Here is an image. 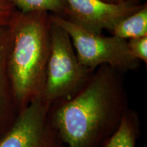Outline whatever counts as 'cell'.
Returning a JSON list of instances; mask_svg holds the SVG:
<instances>
[{
    "label": "cell",
    "instance_id": "obj_3",
    "mask_svg": "<svg viewBox=\"0 0 147 147\" xmlns=\"http://www.w3.org/2000/svg\"><path fill=\"white\" fill-rule=\"evenodd\" d=\"M95 70L81 63L70 37L51 20V51L43 98L50 104L69 100L86 85Z\"/></svg>",
    "mask_w": 147,
    "mask_h": 147
},
{
    "label": "cell",
    "instance_id": "obj_7",
    "mask_svg": "<svg viewBox=\"0 0 147 147\" xmlns=\"http://www.w3.org/2000/svg\"><path fill=\"white\" fill-rule=\"evenodd\" d=\"M10 27L0 25V138L12 126L18 115L11 90L8 61Z\"/></svg>",
    "mask_w": 147,
    "mask_h": 147
},
{
    "label": "cell",
    "instance_id": "obj_5",
    "mask_svg": "<svg viewBox=\"0 0 147 147\" xmlns=\"http://www.w3.org/2000/svg\"><path fill=\"white\" fill-rule=\"evenodd\" d=\"M50 106L42 96L32 100L0 138V147H66L49 117Z\"/></svg>",
    "mask_w": 147,
    "mask_h": 147
},
{
    "label": "cell",
    "instance_id": "obj_12",
    "mask_svg": "<svg viewBox=\"0 0 147 147\" xmlns=\"http://www.w3.org/2000/svg\"><path fill=\"white\" fill-rule=\"evenodd\" d=\"M17 11L10 0H0V25H10Z\"/></svg>",
    "mask_w": 147,
    "mask_h": 147
},
{
    "label": "cell",
    "instance_id": "obj_2",
    "mask_svg": "<svg viewBox=\"0 0 147 147\" xmlns=\"http://www.w3.org/2000/svg\"><path fill=\"white\" fill-rule=\"evenodd\" d=\"M9 25L8 75L19 113L43 94L51 51V13L18 10Z\"/></svg>",
    "mask_w": 147,
    "mask_h": 147
},
{
    "label": "cell",
    "instance_id": "obj_4",
    "mask_svg": "<svg viewBox=\"0 0 147 147\" xmlns=\"http://www.w3.org/2000/svg\"><path fill=\"white\" fill-rule=\"evenodd\" d=\"M51 18L67 33L79 61L86 67L95 70L107 65L123 74L139 67L140 61L131 55L127 40L90 32L62 16L51 14Z\"/></svg>",
    "mask_w": 147,
    "mask_h": 147
},
{
    "label": "cell",
    "instance_id": "obj_1",
    "mask_svg": "<svg viewBox=\"0 0 147 147\" xmlns=\"http://www.w3.org/2000/svg\"><path fill=\"white\" fill-rule=\"evenodd\" d=\"M123 74L101 65L76 95L51 104L49 117L66 147H103L117 131L130 108Z\"/></svg>",
    "mask_w": 147,
    "mask_h": 147
},
{
    "label": "cell",
    "instance_id": "obj_9",
    "mask_svg": "<svg viewBox=\"0 0 147 147\" xmlns=\"http://www.w3.org/2000/svg\"><path fill=\"white\" fill-rule=\"evenodd\" d=\"M112 34L123 40L147 36V5L119 22L112 31Z\"/></svg>",
    "mask_w": 147,
    "mask_h": 147
},
{
    "label": "cell",
    "instance_id": "obj_11",
    "mask_svg": "<svg viewBox=\"0 0 147 147\" xmlns=\"http://www.w3.org/2000/svg\"><path fill=\"white\" fill-rule=\"evenodd\" d=\"M127 45L133 57L147 64V36L127 40Z\"/></svg>",
    "mask_w": 147,
    "mask_h": 147
},
{
    "label": "cell",
    "instance_id": "obj_8",
    "mask_svg": "<svg viewBox=\"0 0 147 147\" xmlns=\"http://www.w3.org/2000/svg\"><path fill=\"white\" fill-rule=\"evenodd\" d=\"M140 136V120L138 114L129 108L120 127L103 147H136Z\"/></svg>",
    "mask_w": 147,
    "mask_h": 147
},
{
    "label": "cell",
    "instance_id": "obj_6",
    "mask_svg": "<svg viewBox=\"0 0 147 147\" xmlns=\"http://www.w3.org/2000/svg\"><path fill=\"white\" fill-rule=\"evenodd\" d=\"M63 17L95 34L112 32L116 25L127 16L142 8L143 4L125 1L119 3L102 0H65Z\"/></svg>",
    "mask_w": 147,
    "mask_h": 147
},
{
    "label": "cell",
    "instance_id": "obj_10",
    "mask_svg": "<svg viewBox=\"0 0 147 147\" xmlns=\"http://www.w3.org/2000/svg\"><path fill=\"white\" fill-rule=\"evenodd\" d=\"M16 9L22 12L43 11L63 16L66 3L65 0H10Z\"/></svg>",
    "mask_w": 147,
    "mask_h": 147
},
{
    "label": "cell",
    "instance_id": "obj_14",
    "mask_svg": "<svg viewBox=\"0 0 147 147\" xmlns=\"http://www.w3.org/2000/svg\"><path fill=\"white\" fill-rule=\"evenodd\" d=\"M125 1H132V2H134V3H139L138 0H125Z\"/></svg>",
    "mask_w": 147,
    "mask_h": 147
},
{
    "label": "cell",
    "instance_id": "obj_13",
    "mask_svg": "<svg viewBox=\"0 0 147 147\" xmlns=\"http://www.w3.org/2000/svg\"><path fill=\"white\" fill-rule=\"evenodd\" d=\"M102 1H106V2L113 3H119L121 2H123V1H125V0H102Z\"/></svg>",
    "mask_w": 147,
    "mask_h": 147
}]
</instances>
